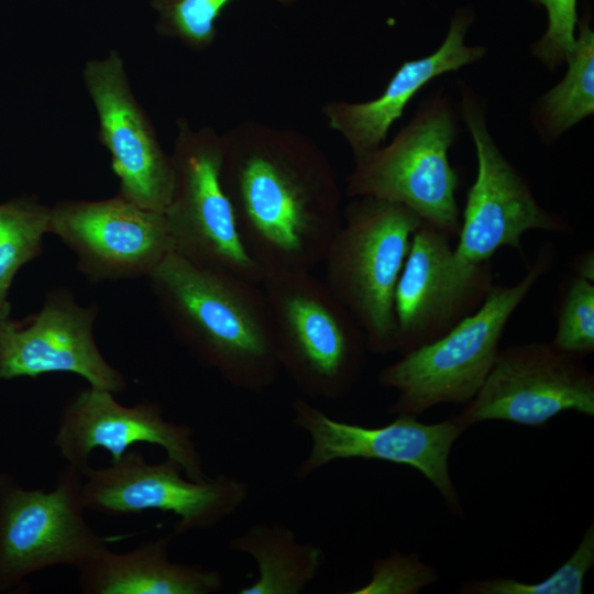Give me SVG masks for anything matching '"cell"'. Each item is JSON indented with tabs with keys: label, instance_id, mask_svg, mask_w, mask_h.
Returning <instances> with one entry per match:
<instances>
[{
	"label": "cell",
	"instance_id": "1",
	"mask_svg": "<svg viewBox=\"0 0 594 594\" xmlns=\"http://www.w3.org/2000/svg\"><path fill=\"white\" fill-rule=\"evenodd\" d=\"M221 136L222 183L262 278L312 272L342 222L341 190L324 153L299 131L253 120Z\"/></svg>",
	"mask_w": 594,
	"mask_h": 594
},
{
	"label": "cell",
	"instance_id": "2",
	"mask_svg": "<svg viewBox=\"0 0 594 594\" xmlns=\"http://www.w3.org/2000/svg\"><path fill=\"white\" fill-rule=\"evenodd\" d=\"M176 339L232 387L261 393L280 371L261 284L172 252L147 277Z\"/></svg>",
	"mask_w": 594,
	"mask_h": 594
},
{
	"label": "cell",
	"instance_id": "3",
	"mask_svg": "<svg viewBox=\"0 0 594 594\" xmlns=\"http://www.w3.org/2000/svg\"><path fill=\"white\" fill-rule=\"evenodd\" d=\"M556 256L554 248L543 244L517 283L495 285L484 302L448 332L383 367L378 384L396 392L388 413L418 417L437 405L470 402L496 360L508 321L553 267Z\"/></svg>",
	"mask_w": 594,
	"mask_h": 594
},
{
	"label": "cell",
	"instance_id": "4",
	"mask_svg": "<svg viewBox=\"0 0 594 594\" xmlns=\"http://www.w3.org/2000/svg\"><path fill=\"white\" fill-rule=\"evenodd\" d=\"M280 371L307 399L346 397L362 380L369 348L345 307L312 272L264 275Z\"/></svg>",
	"mask_w": 594,
	"mask_h": 594
},
{
	"label": "cell",
	"instance_id": "5",
	"mask_svg": "<svg viewBox=\"0 0 594 594\" xmlns=\"http://www.w3.org/2000/svg\"><path fill=\"white\" fill-rule=\"evenodd\" d=\"M351 199L322 261L323 282L362 329L369 351L394 353L396 286L422 221L396 202Z\"/></svg>",
	"mask_w": 594,
	"mask_h": 594
},
{
	"label": "cell",
	"instance_id": "6",
	"mask_svg": "<svg viewBox=\"0 0 594 594\" xmlns=\"http://www.w3.org/2000/svg\"><path fill=\"white\" fill-rule=\"evenodd\" d=\"M458 131L449 96L432 95L387 145L354 162L345 179L346 196L399 204L424 223L457 237L461 224L457 201L460 179L449 151Z\"/></svg>",
	"mask_w": 594,
	"mask_h": 594
},
{
	"label": "cell",
	"instance_id": "7",
	"mask_svg": "<svg viewBox=\"0 0 594 594\" xmlns=\"http://www.w3.org/2000/svg\"><path fill=\"white\" fill-rule=\"evenodd\" d=\"M82 473L68 465L51 491L26 490L0 473V593L56 565L80 568L96 551L122 536H100L86 521Z\"/></svg>",
	"mask_w": 594,
	"mask_h": 594
},
{
	"label": "cell",
	"instance_id": "8",
	"mask_svg": "<svg viewBox=\"0 0 594 594\" xmlns=\"http://www.w3.org/2000/svg\"><path fill=\"white\" fill-rule=\"evenodd\" d=\"M176 124L174 186L164 210L175 252L261 284V271L242 242L222 183V136L211 127L194 129L184 118Z\"/></svg>",
	"mask_w": 594,
	"mask_h": 594
},
{
	"label": "cell",
	"instance_id": "9",
	"mask_svg": "<svg viewBox=\"0 0 594 594\" xmlns=\"http://www.w3.org/2000/svg\"><path fill=\"white\" fill-rule=\"evenodd\" d=\"M460 91L459 112L475 147L477 172L461 213L457 255L479 264L490 262L499 249L512 248L524 256L525 233L570 232L569 221L538 202L528 182L496 144L480 96L466 82H460Z\"/></svg>",
	"mask_w": 594,
	"mask_h": 594
},
{
	"label": "cell",
	"instance_id": "10",
	"mask_svg": "<svg viewBox=\"0 0 594 594\" xmlns=\"http://www.w3.org/2000/svg\"><path fill=\"white\" fill-rule=\"evenodd\" d=\"M292 424L307 433L310 448L294 476L306 480L338 460L364 459L407 465L419 471L439 492L448 508L464 512L449 471L454 442L466 430L453 417L425 424L410 415H397L381 427L336 420L305 397L292 404Z\"/></svg>",
	"mask_w": 594,
	"mask_h": 594
},
{
	"label": "cell",
	"instance_id": "11",
	"mask_svg": "<svg viewBox=\"0 0 594 594\" xmlns=\"http://www.w3.org/2000/svg\"><path fill=\"white\" fill-rule=\"evenodd\" d=\"M81 473L85 509L111 516L172 513L175 535L217 526L250 494L249 484L233 475L220 473L196 481L174 460L150 463L134 450L107 466L89 464Z\"/></svg>",
	"mask_w": 594,
	"mask_h": 594
},
{
	"label": "cell",
	"instance_id": "12",
	"mask_svg": "<svg viewBox=\"0 0 594 594\" xmlns=\"http://www.w3.org/2000/svg\"><path fill=\"white\" fill-rule=\"evenodd\" d=\"M572 410L594 416V374L549 342L499 350L475 396L452 416L465 429L487 420L546 426Z\"/></svg>",
	"mask_w": 594,
	"mask_h": 594
},
{
	"label": "cell",
	"instance_id": "13",
	"mask_svg": "<svg viewBox=\"0 0 594 594\" xmlns=\"http://www.w3.org/2000/svg\"><path fill=\"white\" fill-rule=\"evenodd\" d=\"M452 238L421 223L416 230L394 299L395 353L425 345L473 314L495 286L492 262L460 258Z\"/></svg>",
	"mask_w": 594,
	"mask_h": 594
},
{
	"label": "cell",
	"instance_id": "14",
	"mask_svg": "<svg viewBox=\"0 0 594 594\" xmlns=\"http://www.w3.org/2000/svg\"><path fill=\"white\" fill-rule=\"evenodd\" d=\"M48 233L77 256L90 282L148 277L172 252L164 212L117 194L101 200L66 199L51 207Z\"/></svg>",
	"mask_w": 594,
	"mask_h": 594
},
{
	"label": "cell",
	"instance_id": "15",
	"mask_svg": "<svg viewBox=\"0 0 594 594\" xmlns=\"http://www.w3.org/2000/svg\"><path fill=\"white\" fill-rule=\"evenodd\" d=\"M82 79L97 111L98 139L119 180L118 194L164 212L174 186L172 156L133 95L120 53L111 50L103 58L88 61Z\"/></svg>",
	"mask_w": 594,
	"mask_h": 594
},
{
	"label": "cell",
	"instance_id": "16",
	"mask_svg": "<svg viewBox=\"0 0 594 594\" xmlns=\"http://www.w3.org/2000/svg\"><path fill=\"white\" fill-rule=\"evenodd\" d=\"M96 305H79L69 289L48 292L41 310L0 321V380L73 373L90 387L123 392V374L101 354L95 337Z\"/></svg>",
	"mask_w": 594,
	"mask_h": 594
},
{
	"label": "cell",
	"instance_id": "17",
	"mask_svg": "<svg viewBox=\"0 0 594 594\" xmlns=\"http://www.w3.org/2000/svg\"><path fill=\"white\" fill-rule=\"evenodd\" d=\"M195 430L167 420L158 403L143 400L133 406L117 402L113 393L95 387L77 391L62 408L54 444L68 465L84 470L97 449L118 461L136 443L165 450L185 474L196 481L207 479L202 457L194 441Z\"/></svg>",
	"mask_w": 594,
	"mask_h": 594
},
{
	"label": "cell",
	"instance_id": "18",
	"mask_svg": "<svg viewBox=\"0 0 594 594\" xmlns=\"http://www.w3.org/2000/svg\"><path fill=\"white\" fill-rule=\"evenodd\" d=\"M470 23L468 12L455 14L441 45L426 56L402 63L376 98L361 102L331 100L322 106L329 128L344 139L354 162L383 145L393 123L429 81L485 56V46L465 43Z\"/></svg>",
	"mask_w": 594,
	"mask_h": 594
},
{
	"label": "cell",
	"instance_id": "19",
	"mask_svg": "<svg viewBox=\"0 0 594 594\" xmlns=\"http://www.w3.org/2000/svg\"><path fill=\"white\" fill-rule=\"evenodd\" d=\"M168 534L140 542L127 552L109 546L96 551L80 568L84 594H213L224 586L221 573L199 564L174 562Z\"/></svg>",
	"mask_w": 594,
	"mask_h": 594
},
{
	"label": "cell",
	"instance_id": "20",
	"mask_svg": "<svg viewBox=\"0 0 594 594\" xmlns=\"http://www.w3.org/2000/svg\"><path fill=\"white\" fill-rule=\"evenodd\" d=\"M229 549L251 557L257 578L239 594H300L320 574L326 553L321 547L300 541L279 521H258L229 542Z\"/></svg>",
	"mask_w": 594,
	"mask_h": 594
},
{
	"label": "cell",
	"instance_id": "21",
	"mask_svg": "<svg viewBox=\"0 0 594 594\" xmlns=\"http://www.w3.org/2000/svg\"><path fill=\"white\" fill-rule=\"evenodd\" d=\"M565 63L564 77L539 97L531 111L532 125L547 144L594 112V32L587 22L580 24Z\"/></svg>",
	"mask_w": 594,
	"mask_h": 594
},
{
	"label": "cell",
	"instance_id": "22",
	"mask_svg": "<svg viewBox=\"0 0 594 594\" xmlns=\"http://www.w3.org/2000/svg\"><path fill=\"white\" fill-rule=\"evenodd\" d=\"M51 207L34 196H20L0 204V321L8 319L9 289L15 274L43 253Z\"/></svg>",
	"mask_w": 594,
	"mask_h": 594
},
{
	"label": "cell",
	"instance_id": "23",
	"mask_svg": "<svg viewBox=\"0 0 594 594\" xmlns=\"http://www.w3.org/2000/svg\"><path fill=\"white\" fill-rule=\"evenodd\" d=\"M594 564V522L585 530L570 558L546 579L530 583L494 578L468 580L457 590L462 594H582L586 573Z\"/></svg>",
	"mask_w": 594,
	"mask_h": 594
},
{
	"label": "cell",
	"instance_id": "24",
	"mask_svg": "<svg viewBox=\"0 0 594 594\" xmlns=\"http://www.w3.org/2000/svg\"><path fill=\"white\" fill-rule=\"evenodd\" d=\"M562 279L553 312L556 333L550 342L582 360L594 352V282L574 274Z\"/></svg>",
	"mask_w": 594,
	"mask_h": 594
},
{
	"label": "cell",
	"instance_id": "25",
	"mask_svg": "<svg viewBox=\"0 0 594 594\" xmlns=\"http://www.w3.org/2000/svg\"><path fill=\"white\" fill-rule=\"evenodd\" d=\"M232 0H152L158 13L160 35L180 41L191 51L209 48L217 35L216 22ZM289 4L294 0H276Z\"/></svg>",
	"mask_w": 594,
	"mask_h": 594
},
{
	"label": "cell",
	"instance_id": "26",
	"mask_svg": "<svg viewBox=\"0 0 594 594\" xmlns=\"http://www.w3.org/2000/svg\"><path fill=\"white\" fill-rule=\"evenodd\" d=\"M437 571L421 562L417 554L393 551L375 560L371 578L352 594H413L436 582Z\"/></svg>",
	"mask_w": 594,
	"mask_h": 594
},
{
	"label": "cell",
	"instance_id": "27",
	"mask_svg": "<svg viewBox=\"0 0 594 594\" xmlns=\"http://www.w3.org/2000/svg\"><path fill=\"white\" fill-rule=\"evenodd\" d=\"M544 7L548 26L543 35L530 45V52L550 70L561 66L574 48L579 23L578 0H531Z\"/></svg>",
	"mask_w": 594,
	"mask_h": 594
},
{
	"label": "cell",
	"instance_id": "28",
	"mask_svg": "<svg viewBox=\"0 0 594 594\" xmlns=\"http://www.w3.org/2000/svg\"><path fill=\"white\" fill-rule=\"evenodd\" d=\"M572 274L594 282V253L592 250H586L574 257Z\"/></svg>",
	"mask_w": 594,
	"mask_h": 594
}]
</instances>
